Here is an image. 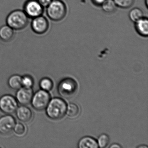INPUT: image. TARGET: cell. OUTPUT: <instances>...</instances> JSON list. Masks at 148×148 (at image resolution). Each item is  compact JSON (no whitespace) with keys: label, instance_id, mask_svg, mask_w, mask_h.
<instances>
[{"label":"cell","instance_id":"e0dca14e","mask_svg":"<svg viewBox=\"0 0 148 148\" xmlns=\"http://www.w3.org/2000/svg\"><path fill=\"white\" fill-rule=\"evenodd\" d=\"M101 5L103 11L109 14L114 12L117 7L113 0H105Z\"/></svg>","mask_w":148,"mask_h":148},{"label":"cell","instance_id":"4316f807","mask_svg":"<svg viewBox=\"0 0 148 148\" xmlns=\"http://www.w3.org/2000/svg\"><path fill=\"white\" fill-rule=\"evenodd\" d=\"M145 5H146V6L147 8H148V0H145Z\"/></svg>","mask_w":148,"mask_h":148},{"label":"cell","instance_id":"2e32d148","mask_svg":"<svg viewBox=\"0 0 148 148\" xmlns=\"http://www.w3.org/2000/svg\"><path fill=\"white\" fill-rule=\"evenodd\" d=\"M129 16L130 20L135 23L140 19L143 18V12L140 8H135L130 11Z\"/></svg>","mask_w":148,"mask_h":148},{"label":"cell","instance_id":"ffe728a7","mask_svg":"<svg viewBox=\"0 0 148 148\" xmlns=\"http://www.w3.org/2000/svg\"><path fill=\"white\" fill-rule=\"evenodd\" d=\"M66 113L70 117H75L78 115L79 109L77 105L70 104L66 108Z\"/></svg>","mask_w":148,"mask_h":148},{"label":"cell","instance_id":"7402d4cb","mask_svg":"<svg viewBox=\"0 0 148 148\" xmlns=\"http://www.w3.org/2000/svg\"><path fill=\"white\" fill-rule=\"evenodd\" d=\"M13 131H14L17 136H22L26 133V127L25 125L21 123H17L15 124Z\"/></svg>","mask_w":148,"mask_h":148},{"label":"cell","instance_id":"9a60e30c","mask_svg":"<svg viewBox=\"0 0 148 148\" xmlns=\"http://www.w3.org/2000/svg\"><path fill=\"white\" fill-rule=\"evenodd\" d=\"M21 77L18 74H14L11 76L8 79V81L9 87L14 90H18L22 87Z\"/></svg>","mask_w":148,"mask_h":148},{"label":"cell","instance_id":"83f0119b","mask_svg":"<svg viewBox=\"0 0 148 148\" xmlns=\"http://www.w3.org/2000/svg\"><path fill=\"white\" fill-rule=\"evenodd\" d=\"M139 148H147V146H140V147H139Z\"/></svg>","mask_w":148,"mask_h":148},{"label":"cell","instance_id":"30bf717a","mask_svg":"<svg viewBox=\"0 0 148 148\" xmlns=\"http://www.w3.org/2000/svg\"><path fill=\"white\" fill-rule=\"evenodd\" d=\"M33 94L32 88L21 87L17 90L15 98L20 104L27 105L31 103Z\"/></svg>","mask_w":148,"mask_h":148},{"label":"cell","instance_id":"277c9868","mask_svg":"<svg viewBox=\"0 0 148 148\" xmlns=\"http://www.w3.org/2000/svg\"><path fill=\"white\" fill-rule=\"evenodd\" d=\"M77 84L75 80L70 78L62 79L58 86L59 94L66 99L73 97L77 90Z\"/></svg>","mask_w":148,"mask_h":148},{"label":"cell","instance_id":"ac0fdd59","mask_svg":"<svg viewBox=\"0 0 148 148\" xmlns=\"http://www.w3.org/2000/svg\"><path fill=\"white\" fill-rule=\"evenodd\" d=\"M39 86L41 90L48 92L52 89L53 83L49 78L44 77L40 81Z\"/></svg>","mask_w":148,"mask_h":148},{"label":"cell","instance_id":"5bb4252c","mask_svg":"<svg viewBox=\"0 0 148 148\" xmlns=\"http://www.w3.org/2000/svg\"><path fill=\"white\" fill-rule=\"evenodd\" d=\"M78 147L79 148H97L99 146L97 142L94 138L91 137L86 136L80 139L79 142Z\"/></svg>","mask_w":148,"mask_h":148},{"label":"cell","instance_id":"7c38bea8","mask_svg":"<svg viewBox=\"0 0 148 148\" xmlns=\"http://www.w3.org/2000/svg\"><path fill=\"white\" fill-rule=\"evenodd\" d=\"M135 28L137 32L144 37L148 35V20L147 18H143L135 22Z\"/></svg>","mask_w":148,"mask_h":148},{"label":"cell","instance_id":"6da1fadb","mask_svg":"<svg viewBox=\"0 0 148 148\" xmlns=\"http://www.w3.org/2000/svg\"><path fill=\"white\" fill-rule=\"evenodd\" d=\"M66 103L59 98H54L50 100L46 108L47 116L53 120L61 119L66 113Z\"/></svg>","mask_w":148,"mask_h":148},{"label":"cell","instance_id":"d6986e66","mask_svg":"<svg viewBox=\"0 0 148 148\" xmlns=\"http://www.w3.org/2000/svg\"><path fill=\"white\" fill-rule=\"evenodd\" d=\"M116 6L123 9L130 8L132 6L135 0H113Z\"/></svg>","mask_w":148,"mask_h":148},{"label":"cell","instance_id":"8992f818","mask_svg":"<svg viewBox=\"0 0 148 148\" xmlns=\"http://www.w3.org/2000/svg\"><path fill=\"white\" fill-rule=\"evenodd\" d=\"M18 106L16 98L9 94L3 95L0 98V110L5 114L15 112Z\"/></svg>","mask_w":148,"mask_h":148},{"label":"cell","instance_id":"8fae6325","mask_svg":"<svg viewBox=\"0 0 148 148\" xmlns=\"http://www.w3.org/2000/svg\"><path fill=\"white\" fill-rule=\"evenodd\" d=\"M15 112L17 118L23 123L30 122L32 118V112L26 106L21 105L18 107Z\"/></svg>","mask_w":148,"mask_h":148},{"label":"cell","instance_id":"3957f363","mask_svg":"<svg viewBox=\"0 0 148 148\" xmlns=\"http://www.w3.org/2000/svg\"><path fill=\"white\" fill-rule=\"evenodd\" d=\"M48 18L54 21H58L65 17L67 12L66 6L61 0H52L46 8Z\"/></svg>","mask_w":148,"mask_h":148},{"label":"cell","instance_id":"cb8c5ba5","mask_svg":"<svg viewBox=\"0 0 148 148\" xmlns=\"http://www.w3.org/2000/svg\"><path fill=\"white\" fill-rule=\"evenodd\" d=\"M38 1L41 6L45 8L47 7L50 5L52 0H38Z\"/></svg>","mask_w":148,"mask_h":148},{"label":"cell","instance_id":"d4e9b609","mask_svg":"<svg viewBox=\"0 0 148 148\" xmlns=\"http://www.w3.org/2000/svg\"><path fill=\"white\" fill-rule=\"evenodd\" d=\"M105 0H93V2L98 5H101Z\"/></svg>","mask_w":148,"mask_h":148},{"label":"cell","instance_id":"7a4b0ae2","mask_svg":"<svg viewBox=\"0 0 148 148\" xmlns=\"http://www.w3.org/2000/svg\"><path fill=\"white\" fill-rule=\"evenodd\" d=\"M29 17L24 10H15L8 15L6 20L7 25L16 31L25 29L29 23Z\"/></svg>","mask_w":148,"mask_h":148},{"label":"cell","instance_id":"484cf974","mask_svg":"<svg viewBox=\"0 0 148 148\" xmlns=\"http://www.w3.org/2000/svg\"><path fill=\"white\" fill-rule=\"evenodd\" d=\"M110 147L111 148H120L121 146L117 144H112Z\"/></svg>","mask_w":148,"mask_h":148},{"label":"cell","instance_id":"44dd1931","mask_svg":"<svg viewBox=\"0 0 148 148\" xmlns=\"http://www.w3.org/2000/svg\"><path fill=\"white\" fill-rule=\"evenodd\" d=\"M34 84L33 78L30 75H26L21 77L22 87L27 88H32Z\"/></svg>","mask_w":148,"mask_h":148},{"label":"cell","instance_id":"ba28073f","mask_svg":"<svg viewBox=\"0 0 148 148\" xmlns=\"http://www.w3.org/2000/svg\"><path fill=\"white\" fill-rule=\"evenodd\" d=\"M31 27L35 33L43 34L46 33L49 29V21L45 17L40 15L33 18Z\"/></svg>","mask_w":148,"mask_h":148},{"label":"cell","instance_id":"4fadbf2b","mask_svg":"<svg viewBox=\"0 0 148 148\" xmlns=\"http://www.w3.org/2000/svg\"><path fill=\"white\" fill-rule=\"evenodd\" d=\"M14 30L7 25L0 27V39L5 42H9L13 38Z\"/></svg>","mask_w":148,"mask_h":148},{"label":"cell","instance_id":"5b68a950","mask_svg":"<svg viewBox=\"0 0 148 148\" xmlns=\"http://www.w3.org/2000/svg\"><path fill=\"white\" fill-rule=\"evenodd\" d=\"M51 100L48 92L40 90L34 93L31 103L34 109L37 111H42L46 108Z\"/></svg>","mask_w":148,"mask_h":148},{"label":"cell","instance_id":"52a82bcc","mask_svg":"<svg viewBox=\"0 0 148 148\" xmlns=\"http://www.w3.org/2000/svg\"><path fill=\"white\" fill-rule=\"evenodd\" d=\"M24 11L29 18H34L43 15L44 8L38 0H27L24 5Z\"/></svg>","mask_w":148,"mask_h":148},{"label":"cell","instance_id":"603a6c76","mask_svg":"<svg viewBox=\"0 0 148 148\" xmlns=\"http://www.w3.org/2000/svg\"><path fill=\"white\" fill-rule=\"evenodd\" d=\"M109 142L110 138L108 135L105 134H102L99 137L97 142L98 145L100 148H105L109 144Z\"/></svg>","mask_w":148,"mask_h":148},{"label":"cell","instance_id":"9c48e42d","mask_svg":"<svg viewBox=\"0 0 148 148\" xmlns=\"http://www.w3.org/2000/svg\"><path fill=\"white\" fill-rule=\"evenodd\" d=\"M16 123L15 118L10 114H6L0 117V134L7 135L13 130Z\"/></svg>","mask_w":148,"mask_h":148}]
</instances>
